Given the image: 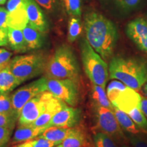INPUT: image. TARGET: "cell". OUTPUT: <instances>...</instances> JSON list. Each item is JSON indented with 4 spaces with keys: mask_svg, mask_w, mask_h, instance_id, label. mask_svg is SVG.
<instances>
[{
    "mask_svg": "<svg viewBox=\"0 0 147 147\" xmlns=\"http://www.w3.org/2000/svg\"><path fill=\"white\" fill-rule=\"evenodd\" d=\"M133 147H147V140L138 135H133L128 137Z\"/></svg>",
    "mask_w": 147,
    "mask_h": 147,
    "instance_id": "35",
    "label": "cell"
},
{
    "mask_svg": "<svg viewBox=\"0 0 147 147\" xmlns=\"http://www.w3.org/2000/svg\"><path fill=\"white\" fill-rule=\"evenodd\" d=\"M0 113L18 118V113L14 109L10 95L0 93Z\"/></svg>",
    "mask_w": 147,
    "mask_h": 147,
    "instance_id": "26",
    "label": "cell"
},
{
    "mask_svg": "<svg viewBox=\"0 0 147 147\" xmlns=\"http://www.w3.org/2000/svg\"><path fill=\"white\" fill-rule=\"evenodd\" d=\"M12 147H32V140L29 141H26V142H21V144L15 145V146Z\"/></svg>",
    "mask_w": 147,
    "mask_h": 147,
    "instance_id": "39",
    "label": "cell"
},
{
    "mask_svg": "<svg viewBox=\"0 0 147 147\" xmlns=\"http://www.w3.org/2000/svg\"><path fill=\"white\" fill-rule=\"evenodd\" d=\"M23 83L11 72L8 66L0 70V93L8 94L16 87Z\"/></svg>",
    "mask_w": 147,
    "mask_h": 147,
    "instance_id": "20",
    "label": "cell"
},
{
    "mask_svg": "<svg viewBox=\"0 0 147 147\" xmlns=\"http://www.w3.org/2000/svg\"><path fill=\"white\" fill-rule=\"evenodd\" d=\"M84 29L91 47L104 60L109 59L119 38L115 23L100 12L89 11L84 16Z\"/></svg>",
    "mask_w": 147,
    "mask_h": 147,
    "instance_id": "1",
    "label": "cell"
},
{
    "mask_svg": "<svg viewBox=\"0 0 147 147\" xmlns=\"http://www.w3.org/2000/svg\"><path fill=\"white\" fill-rule=\"evenodd\" d=\"M5 8L8 11V27L22 30L27 26L28 18L25 0H8Z\"/></svg>",
    "mask_w": 147,
    "mask_h": 147,
    "instance_id": "12",
    "label": "cell"
},
{
    "mask_svg": "<svg viewBox=\"0 0 147 147\" xmlns=\"http://www.w3.org/2000/svg\"><path fill=\"white\" fill-rule=\"evenodd\" d=\"M95 117L97 127L101 131L108 134L113 138L125 140V136L113 110L95 105Z\"/></svg>",
    "mask_w": 147,
    "mask_h": 147,
    "instance_id": "10",
    "label": "cell"
},
{
    "mask_svg": "<svg viewBox=\"0 0 147 147\" xmlns=\"http://www.w3.org/2000/svg\"><path fill=\"white\" fill-rule=\"evenodd\" d=\"M1 68H0V70H1Z\"/></svg>",
    "mask_w": 147,
    "mask_h": 147,
    "instance_id": "45",
    "label": "cell"
},
{
    "mask_svg": "<svg viewBox=\"0 0 147 147\" xmlns=\"http://www.w3.org/2000/svg\"><path fill=\"white\" fill-rule=\"evenodd\" d=\"M65 106L66 104L65 102L53 97L48 104L45 112L33 123L31 124V125L36 127H49V124L53 116Z\"/></svg>",
    "mask_w": 147,
    "mask_h": 147,
    "instance_id": "15",
    "label": "cell"
},
{
    "mask_svg": "<svg viewBox=\"0 0 147 147\" xmlns=\"http://www.w3.org/2000/svg\"><path fill=\"white\" fill-rule=\"evenodd\" d=\"M54 147H63L62 146V145L61 144H58V145H57V146H54Z\"/></svg>",
    "mask_w": 147,
    "mask_h": 147,
    "instance_id": "44",
    "label": "cell"
},
{
    "mask_svg": "<svg viewBox=\"0 0 147 147\" xmlns=\"http://www.w3.org/2000/svg\"><path fill=\"white\" fill-rule=\"evenodd\" d=\"M12 130L8 128L0 127V147H6L10 141Z\"/></svg>",
    "mask_w": 147,
    "mask_h": 147,
    "instance_id": "32",
    "label": "cell"
},
{
    "mask_svg": "<svg viewBox=\"0 0 147 147\" xmlns=\"http://www.w3.org/2000/svg\"><path fill=\"white\" fill-rule=\"evenodd\" d=\"M108 69L110 78L118 80L134 90L140 89L147 81V61L143 59L113 57Z\"/></svg>",
    "mask_w": 147,
    "mask_h": 147,
    "instance_id": "2",
    "label": "cell"
},
{
    "mask_svg": "<svg viewBox=\"0 0 147 147\" xmlns=\"http://www.w3.org/2000/svg\"><path fill=\"white\" fill-rule=\"evenodd\" d=\"M7 0H0V5H4L5 3H6Z\"/></svg>",
    "mask_w": 147,
    "mask_h": 147,
    "instance_id": "42",
    "label": "cell"
},
{
    "mask_svg": "<svg viewBox=\"0 0 147 147\" xmlns=\"http://www.w3.org/2000/svg\"><path fill=\"white\" fill-rule=\"evenodd\" d=\"M95 147H117L113 138L103 131H97L93 136Z\"/></svg>",
    "mask_w": 147,
    "mask_h": 147,
    "instance_id": "28",
    "label": "cell"
},
{
    "mask_svg": "<svg viewBox=\"0 0 147 147\" xmlns=\"http://www.w3.org/2000/svg\"><path fill=\"white\" fill-rule=\"evenodd\" d=\"M84 147H95V145L91 140H89L87 142V144H86V146Z\"/></svg>",
    "mask_w": 147,
    "mask_h": 147,
    "instance_id": "41",
    "label": "cell"
},
{
    "mask_svg": "<svg viewBox=\"0 0 147 147\" xmlns=\"http://www.w3.org/2000/svg\"><path fill=\"white\" fill-rule=\"evenodd\" d=\"M44 10L49 14L57 13L59 9V0H35Z\"/></svg>",
    "mask_w": 147,
    "mask_h": 147,
    "instance_id": "30",
    "label": "cell"
},
{
    "mask_svg": "<svg viewBox=\"0 0 147 147\" xmlns=\"http://www.w3.org/2000/svg\"><path fill=\"white\" fill-rule=\"evenodd\" d=\"M22 31L29 50H38L43 47L45 43L43 33L40 32L29 24H27Z\"/></svg>",
    "mask_w": 147,
    "mask_h": 147,
    "instance_id": "19",
    "label": "cell"
},
{
    "mask_svg": "<svg viewBox=\"0 0 147 147\" xmlns=\"http://www.w3.org/2000/svg\"><path fill=\"white\" fill-rule=\"evenodd\" d=\"M125 33L140 50L147 54V19L138 17L131 20L127 25Z\"/></svg>",
    "mask_w": 147,
    "mask_h": 147,
    "instance_id": "11",
    "label": "cell"
},
{
    "mask_svg": "<svg viewBox=\"0 0 147 147\" xmlns=\"http://www.w3.org/2000/svg\"><path fill=\"white\" fill-rule=\"evenodd\" d=\"M73 128H65L61 127L51 126L47 127L44 131L40 137L53 141L57 144H61V142L71 133Z\"/></svg>",
    "mask_w": 147,
    "mask_h": 147,
    "instance_id": "21",
    "label": "cell"
},
{
    "mask_svg": "<svg viewBox=\"0 0 147 147\" xmlns=\"http://www.w3.org/2000/svg\"><path fill=\"white\" fill-rule=\"evenodd\" d=\"M7 20H8V11L6 8L0 7V28L8 29V26Z\"/></svg>",
    "mask_w": 147,
    "mask_h": 147,
    "instance_id": "36",
    "label": "cell"
},
{
    "mask_svg": "<svg viewBox=\"0 0 147 147\" xmlns=\"http://www.w3.org/2000/svg\"><path fill=\"white\" fill-rule=\"evenodd\" d=\"M82 27L80 18L70 16L67 28V41L73 43L79 38L82 33Z\"/></svg>",
    "mask_w": 147,
    "mask_h": 147,
    "instance_id": "25",
    "label": "cell"
},
{
    "mask_svg": "<svg viewBox=\"0 0 147 147\" xmlns=\"http://www.w3.org/2000/svg\"><path fill=\"white\" fill-rule=\"evenodd\" d=\"M8 45V29L0 28V47H4Z\"/></svg>",
    "mask_w": 147,
    "mask_h": 147,
    "instance_id": "37",
    "label": "cell"
},
{
    "mask_svg": "<svg viewBox=\"0 0 147 147\" xmlns=\"http://www.w3.org/2000/svg\"><path fill=\"white\" fill-rule=\"evenodd\" d=\"M113 111L114 112V114H115L116 118H117L119 125L124 130H125L126 131H127L130 134H133V135H138V134H140V129L134 123L133 120L129 116L128 114L118 109L115 106L113 107Z\"/></svg>",
    "mask_w": 147,
    "mask_h": 147,
    "instance_id": "23",
    "label": "cell"
},
{
    "mask_svg": "<svg viewBox=\"0 0 147 147\" xmlns=\"http://www.w3.org/2000/svg\"><path fill=\"white\" fill-rule=\"evenodd\" d=\"M81 118V111L78 108L66 105L59 110L51 119L49 127L57 126L65 128L75 127Z\"/></svg>",
    "mask_w": 147,
    "mask_h": 147,
    "instance_id": "13",
    "label": "cell"
},
{
    "mask_svg": "<svg viewBox=\"0 0 147 147\" xmlns=\"http://www.w3.org/2000/svg\"><path fill=\"white\" fill-rule=\"evenodd\" d=\"M143 92H144V95L147 97V81L145 82V84L143 85Z\"/></svg>",
    "mask_w": 147,
    "mask_h": 147,
    "instance_id": "40",
    "label": "cell"
},
{
    "mask_svg": "<svg viewBox=\"0 0 147 147\" xmlns=\"http://www.w3.org/2000/svg\"><path fill=\"white\" fill-rule=\"evenodd\" d=\"M47 128L36 127L31 125H18L12 138V144L21 143L38 137Z\"/></svg>",
    "mask_w": 147,
    "mask_h": 147,
    "instance_id": "16",
    "label": "cell"
},
{
    "mask_svg": "<svg viewBox=\"0 0 147 147\" xmlns=\"http://www.w3.org/2000/svg\"><path fill=\"white\" fill-rule=\"evenodd\" d=\"M49 91H45L33 97L24 105L18 115V125H31L45 112L53 98Z\"/></svg>",
    "mask_w": 147,
    "mask_h": 147,
    "instance_id": "8",
    "label": "cell"
},
{
    "mask_svg": "<svg viewBox=\"0 0 147 147\" xmlns=\"http://www.w3.org/2000/svg\"><path fill=\"white\" fill-rule=\"evenodd\" d=\"M47 78V91L53 96L70 106H76L79 100V87L76 80Z\"/></svg>",
    "mask_w": 147,
    "mask_h": 147,
    "instance_id": "7",
    "label": "cell"
},
{
    "mask_svg": "<svg viewBox=\"0 0 147 147\" xmlns=\"http://www.w3.org/2000/svg\"><path fill=\"white\" fill-rule=\"evenodd\" d=\"M87 138L83 130L80 127H73L72 131L61 142L63 147H84Z\"/></svg>",
    "mask_w": 147,
    "mask_h": 147,
    "instance_id": "22",
    "label": "cell"
},
{
    "mask_svg": "<svg viewBox=\"0 0 147 147\" xmlns=\"http://www.w3.org/2000/svg\"><path fill=\"white\" fill-rule=\"evenodd\" d=\"M91 97L95 103V105L104 106L111 110L113 109L114 106L108 99L107 93L105 91V88L92 83Z\"/></svg>",
    "mask_w": 147,
    "mask_h": 147,
    "instance_id": "24",
    "label": "cell"
},
{
    "mask_svg": "<svg viewBox=\"0 0 147 147\" xmlns=\"http://www.w3.org/2000/svg\"><path fill=\"white\" fill-rule=\"evenodd\" d=\"M45 71L48 78L78 80L80 69L73 49L67 45L59 46L47 61Z\"/></svg>",
    "mask_w": 147,
    "mask_h": 147,
    "instance_id": "3",
    "label": "cell"
},
{
    "mask_svg": "<svg viewBox=\"0 0 147 147\" xmlns=\"http://www.w3.org/2000/svg\"><path fill=\"white\" fill-rule=\"evenodd\" d=\"M99 1L109 10L127 14L136 8L141 0H99Z\"/></svg>",
    "mask_w": 147,
    "mask_h": 147,
    "instance_id": "17",
    "label": "cell"
},
{
    "mask_svg": "<svg viewBox=\"0 0 147 147\" xmlns=\"http://www.w3.org/2000/svg\"><path fill=\"white\" fill-rule=\"evenodd\" d=\"M46 61L43 55H18L11 59L8 67L22 82L39 76L45 70Z\"/></svg>",
    "mask_w": 147,
    "mask_h": 147,
    "instance_id": "5",
    "label": "cell"
},
{
    "mask_svg": "<svg viewBox=\"0 0 147 147\" xmlns=\"http://www.w3.org/2000/svg\"><path fill=\"white\" fill-rule=\"evenodd\" d=\"M12 53L5 49L0 48V68L3 69L8 66Z\"/></svg>",
    "mask_w": 147,
    "mask_h": 147,
    "instance_id": "34",
    "label": "cell"
},
{
    "mask_svg": "<svg viewBox=\"0 0 147 147\" xmlns=\"http://www.w3.org/2000/svg\"><path fill=\"white\" fill-rule=\"evenodd\" d=\"M140 109L142 112L145 117L147 119V97H141L140 105Z\"/></svg>",
    "mask_w": 147,
    "mask_h": 147,
    "instance_id": "38",
    "label": "cell"
},
{
    "mask_svg": "<svg viewBox=\"0 0 147 147\" xmlns=\"http://www.w3.org/2000/svg\"><path fill=\"white\" fill-rule=\"evenodd\" d=\"M107 96L113 106L128 114L140 105L141 96L136 90L127 87L118 80L110 82L107 87Z\"/></svg>",
    "mask_w": 147,
    "mask_h": 147,
    "instance_id": "6",
    "label": "cell"
},
{
    "mask_svg": "<svg viewBox=\"0 0 147 147\" xmlns=\"http://www.w3.org/2000/svg\"><path fill=\"white\" fill-rule=\"evenodd\" d=\"M32 147H54L58 145L53 141L40 136L32 140Z\"/></svg>",
    "mask_w": 147,
    "mask_h": 147,
    "instance_id": "33",
    "label": "cell"
},
{
    "mask_svg": "<svg viewBox=\"0 0 147 147\" xmlns=\"http://www.w3.org/2000/svg\"><path fill=\"white\" fill-rule=\"evenodd\" d=\"M28 24L43 34L49 31V21L45 12L35 0H25Z\"/></svg>",
    "mask_w": 147,
    "mask_h": 147,
    "instance_id": "14",
    "label": "cell"
},
{
    "mask_svg": "<svg viewBox=\"0 0 147 147\" xmlns=\"http://www.w3.org/2000/svg\"><path fill=\"white\" fill-rule=\"evenodd\" d=\"M17 120V117L0 113V127H5L13 130Z\"/></svg>",
    "mask_w": 147,
    "mask_h": 147,
    "instance_id": "31",
    "label": "cell"
},
{
    "mask_svg": "<svg viewBox=\"0 0 147 147\" xmlns=\"http://www.w3.org/2000/svg\"><path fill=\"white\" fill-rule=\"evenodd\" d=\"M47 77H42L19 88L10 95L12 106L18 115L28 101L42 92L47 91Z\"/></svg>",
    "mask_w": 147,
    "mask_h": 147,
    "instance_id": "9",
    "label": "cell"
},
{
    "mask_svg": "<svg viewBox=\"0 0 147 147\" xmlns=\"http://www.w3.org/2000/svg\"><path fill=\"white\" fill-rule=\"evenodd\" d=\"M83 69L91 83L105 88L109 78V69L106 61L91 47L85 38L79 44Z\"/></svg>",
    "mask_w": 147,
    "mask_h": 147,
    "instance_id": "4",
    "label": "cell"
},
{
    "mask_svg": "<svg viewBox=\"0 0 147 147\" xmlns=\"http://www.w3.org/2000/svg\"><path fill=\"white\" fill-rule=\"evenodd\" d=\"M121 147H131V146H129L127 144H123L122 145H121Z\"/></svg>",
    "mask_w": 147,
    "mask_h": 147,
    "instance_id": "43",
    "label": "cell"
},
{
    "mask_svg": "<svg viewBox=\"0 0 147 147\" xmlns=\"http://www.w3.org/2000/svg\"><path fill=\"white\" fill-rule=\"evenodd\" d=\"M8 38L9 47L14 52L23 53L29 51L21 29L8 27Z\"/></svg>",
    "mask_w": 147,
    "mask_h": 147,
    "instance_id": "18",
    "label": "cell"
},
{
    "mask_svg": "<svg viewBox=\"0 0 147 147\" xmlns=\"http://www.w3.org/2000/svg\"><path fill=\"white\" fill-rule=\"evenodd\" d=\"M140 129L147 133V119L139 108H135L128 113Z\"/></svg>",
    "mask_w": 147,
    "mask_h": 147,
    "instance_id": "29",
    "label": "cell"
},
{
    "mask_svg": "<svg viewBox=\"0 0 147 147\" xmlns=\"http://www.w3.org/2000/svg\"><path fill=\"white\" fill-rule=\"evenodd\" d=\"M61 2L66 12L69 16L81 17V0H61Z\"/></svg>",
    "mask_w": 147,
    "mask_h": 147,
    "instance_id": "27",
    "label": "cell"
}]
</instances>
